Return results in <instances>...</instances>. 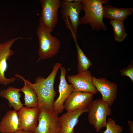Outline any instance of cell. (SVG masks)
I'll return each mask as SVG.
<instances>
[{"instance_id":"3957f363","label":"cell","mask_w":133,"mask_h":133,"mask_svg":"<svg viewBox=\"0 0 133 133\" xmlns=\"http://www.w3.org/2000/svg\"><path fill=\"white\" fill-rule=\"evenodd\" d=\"M43 25L39 24L36 33L38 40V61L53 57L59 52L61 43L56 37Z\"/></svg>"},{"instance_id":"7c38bea8","label":"cell","mask_w":133,"mask_h":133,"mask_svg":"<svg viewBox=\"0 0 133 133\" xmlns=\"http://www.w3.org/2000/svg\"><path fill=\"white\" fill-rule=\"evenodd\" d=\"M59 68L61 74L58 86L59 96L54 101L53 111L58 114L61 113L64 109V103L66 100L73 91V88L70 84H68L66 79L67 70L64 66H61Z\"/></svg>"},{"instance_id":"d6986e66","label":"cell","mask_w":133,"mask_h":133,"mask_svg":"<svg viewBox=\"0 0 133 133\" xmlns=\"http://www.w3.org/2000/svg\"><path fill=\"white\" fill-rule=\"evenodd\" d=\"M61 64L59 62L56 63L53 67V69L50 74L46 78L39 76L37 77L35 83H38L48 88L52 94L55 96L56 94L54 88V83L55 78L57 71Z\"/></svg>"},{"instance_id":"ba28073f","label":"cell","mask_w":133,"mask_h":133,"mask_svg":"<svg viewBox=\"0 0 133 133\" xmlns=\"http://www.w3.org/2000/svg\"><path fill=\"white\" fill-rule=\"evenodd\" d=\"M90 71L88 70L77 74L68 75V81L73 86V91L90 93L96 94L97 92L92 80Z\"/></svg>"},{"instance_id":"ac0fdd59","label":"cell","mask_w":133,"mask_h":133,"mask_svg":"<svg viewBox=\"0 0 133 133\" xmlns=\"http://www.w3.org/2000/svg\"><path fill=\"white\" fill-rule=\"evenodd\" d=\"M15 77L19 78L24 82L23 87L20 88V91L24 94V103L23 105L26 107L32 108L37 106V98L35 91L30 85L23 78V77L19 74H16Z\"/></svg>"},{"instance_id":"7402d4cb","label":"cell","mask_w":133,"mask_h":133,"mask_svg":"<svg viewBox=\"0 0 133 133\" xmlns=\"http://www.w3.org/2000/svg\"><path fill=\"white\" fill-rule=\"evenodd\" d=\"M106 129L103 133H121L123 130V128L119 125L116 124L115 121L111 118H108L106 126Z\"/></svg>"},{"instance_id":"52a82bcc","label":"cell","mask_w":133,"mask_h":133,"mask_svg":"<svg viewBox=\"0 0 133 133\" xmlns=\"http://www.w3.org/2000/svg\"><path fill=\"white\" fill-rule=\"evenodd\" d=\"M58 114L53 111L39 110L37 126L33 133H59Z\"/></svg>"},{"instance_id":"44dd1931","label":"cell","mask_w":133,"mask_h":133,"mask_svg":"<svg viewBox=\"0 0 133 133\" xmlns=\"http://www.w3.org/2000/svg\"><path fill=\"white\" fill-rule=\"evenodd\" d=\"M124 21L113 19L110 20L114 33V39L119 42H121L126 38L127 34L126 32Z\"/></svg>"},{"instance_id":"30bf717a","label":"cell","mask_w":133,"mask_h":133,"mask_svg":"<svg viewBox=\"0 0 133 133\" xmlns=\"http://www.w3.org/2000/svg\"><path fill=\"white\" fill-rule=\"evenodd\" d=\"M92 78L97 91L102 96L101 99L109 106L112 105L117 98V84L106 78L92 76Z\"/></svg>"},{"instance_id":"8992f818","label":"cell","mask_w":133,"mask_h":133,"mask_svg":"<svg viewBox=\"0 0 133 133\" xmlns=\"http://www.w3.org/2000/svg\"><path fill=\"white\" fill-rule=\"evenodd\" d=\"M23 39L21 37H17L10 39L3 43H0V84L6 85L14 83L16 80L13 76L11 78H6L5 74L8 68L7 61L9 60L14 54L11 47L16 41Z\"/></svg>"},{"instance_id":"7a4b0ae2","label":"cell","mask_w":133,"mask_h":133,"mask_svg":"<svg viewBox=\"0 0 133 133\" xmlns=\"http://www.w3.org/2000/svg\"><path fill=\"white\" fill-rule=\"evenodd\" d=\"M82 1L63 0L60 4V13L61 19L64 21L66 27L70 30L74 41L77 40L78 28L81 24L80 14L83 10Z\"/></svg>"},{"instance_id":"2e32d148","label":"cell","mask_w":133,"mask_h":133,"mask_svg":"<svg viewBox=\"0 0 133 133\" xmlns=\"http://www.w3.org/2000/svg\"><path fill=\"white\" fill-rule=\"evenodd\" d=\"M20 92V88L9 86L6 89L0 91V96L8 100L10 107H13L14 110L18 111L23 105L20 100L21 95Z\"/></svg>"},{"instance_id":"5bb4252c","label":"cell","mask_w":133,"mask_h":133,"mask_svg":"<svg viewBox=\"0 0 133 133\" xmlns=\"http://www.w3.org/2000/svg\"><path fill=\"white\" fill-rule=\"evenodd\" d=\"M89 111L88 108H86L67 112L59 117V133H74V128L78 122L79 117Z\"/></svg>"},{"instance_id":"e0dca14e","label":"cell","mask_w":133,"mask_h":133,"mask_svg":"<svg viewBox=\"0 0 133 133\" xmlns=\"http://www.w3.org/2000/svg\"><path fill=\"white\" fill-rule=\"evenodd\" d=\"M103 6V16L108 19L124 21L133 13V8H119L109 5Z\"/></svg>"},{"instance_id":"9c48e42d","label":"cell","mask_w":133,"mask_h":133,"mask_svg":"<svg viewBox=\"0 0 133 133\" xmlns=\"http://www.w3.org/2000/svg\"><path fill=\"white\" fill-rule=\"evenodd\" d=\"M39 109L37 107L23 106L17 113L19 130L33 131L37 126Z\"/></svg>"},{"instance_id":"603a6c76","label":"cell","mask_w":133,"mask_h":133,"mask_svg":"<svg viewBox=\"0 0 133 133\" xmlns=\"http://www.w3.org/2000/svg\"><path fill=\"white\" fill-rule=\"evenodd\" d=\"M120 72L122 76H126L129 77L133 82V61L128 66L120 70Z\"/></svg>"},{"instance_id":"8fae6325","label":"cell","mask_w":133,"mask_h":133,"mask_svg":"<svg viewBox=\"0 0 133 133\" xmlns=\"http://www.w3.org/2000/svg\"><path fill=\"white\" fill-rule=\"evenodd\" d=\"M94 95L90 93L73 91L65 101L64 109L67 112H71L88 108Z\"/></svg>"},{"instance_id":"5b68a950","label":"cell","mask_w":133,"mask_h":133,"mask_svg":"<svg viewBox=\"0 0 133 133\" xmlns=\"http://www.w3.org/2000/svg\"><path fill=\"white\" fill-rule=\"evenodd\" d=\"M61 0H40L42 10L39 24L43 25L51 32L58 22V11Z\"/></svg>"},{"instance_id":"277c9868","label":"cell","mask_w":133,"mask_h":133,"mask_svg":"<svg viewBox=\"0 0 133 133\" xmlns=\"http://www.w3.org/2000/svg\"><path fill=\"white\" fill-rule=\"evenodd\" d=\"M88 108V120L90 124L94 127L97 132L103 128L106 127V118L111 114L110 106L101 99L93 100Z\"/></svg>"},{"instance_id":"d4e9b609","label":"cell","mask_w":133,"mask_h":133,"mask_svg":"<svg viewBox=\"0 0 133 133\" xmlns=\"http://www.w3.org/2000/svg\"><path fill=\"white\" fill-rule=\"evenodd\" d=\"M13 133H33L32 132H25L20 130H19Z\"/></svg>"},{"instance_id":"cb8c5ba5","label":"cell","mask_w":133,"mask_h":133,"mask_svg":"<svg viewBox=\"0 0 133 133\" xmlns=\"http://www.w3.org/2000/svg\"><path fill=\"white\" fill-rule=\"evenodd\" d=\"M128 123L129 126L130 133H133V122L130 120H128Z\"/></svg>"},{"instance_id":"4fadbf2b","label":"cell","mask_w":133,"mask_h":133,"mask_svg":"<svg viewBox=\"0 0 133 133\" xmlns=\"http://www.w3.org/2000/svg\"><path fill=\"white\" fill-rule=\"evenodd\" d=\"M24 80L28 83L33 89L37 98V107L40 110L44 109L50 111H53L54 96L47 88L38 83H32L28 80Z\"/></svg>"},{"instance_id":"ffe728a7","label":"cell","mask_w":133,"mask_h":133,"mask_svg":"<svg viewBox=\"0 0 133 133\" xmlns=\"http://www.w3.org/2000/svg\"><path fill=\"white\" fill-rule=\"evenodd\" d=\"M77 40L74 41L77 52V69L79 72L88 70L92 65V63L89 59L79 47Z\"/></svg>"},{"instance_id":"6da1fadb","label":"cell","mask_w":133,"mask_h":133,"mask_svg":"<svg viewBox=\"0 0 133 133\" xmlns=\"http://www.w3.org/2000/svg\"><path fill=\"white\" fill-rule=\"evenodd\" d=\"M108 2V0H82L84 14L81 17V24H89L93 31H107L106 26L103 21V5Z\"/></svg>"},{"instance_id":"9a60e30c","label":"cell","mask_w":133,"mask_h":133,"mask_svg":"<svg viewBox=\"0 0 133 133\" xmlns=\"http://www.w3.org/2000/svg\"><path fill=\"white\" fill-rule=\"evenodd\" d=\"M19 130L17 111L9 110L1 118L0 123L1 133H13Z\"/></svg>"}]
</instances>
